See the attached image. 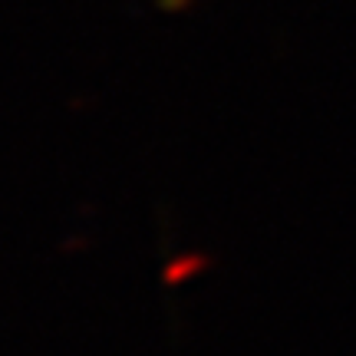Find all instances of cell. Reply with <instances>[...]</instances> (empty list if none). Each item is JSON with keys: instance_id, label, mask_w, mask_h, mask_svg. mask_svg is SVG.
Instances as JSON below:
<instances>
[{"instance_id": "1", "label": "cell", "mask_w": 356, "mask_h": 356, "mask_svg": "<svg viewBox=\"0 0 356 356\" xmlns=\"http://www.w3.org/2000/svg\"><path fill=\"white\" fill-rule=\"evenodd\" d=\"M159 7L162 10H181V7H188V0H159Z\"/></svg>"}]
</instances>
